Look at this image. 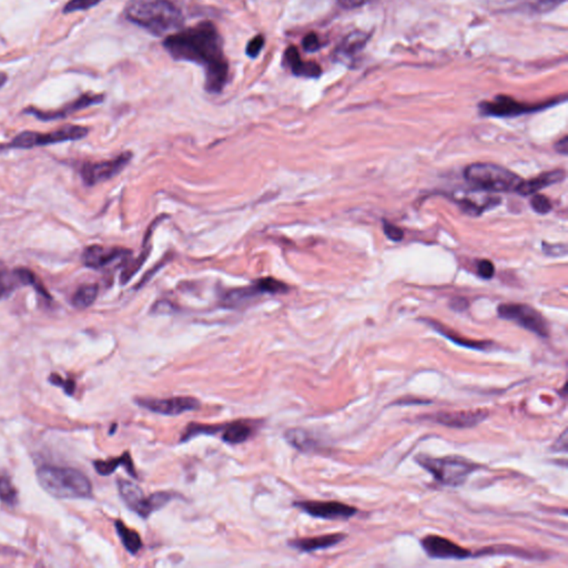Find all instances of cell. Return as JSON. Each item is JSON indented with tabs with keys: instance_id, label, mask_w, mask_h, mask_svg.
<instances>
[{
	"instance_id": "cell-1",
	"label": "cell",
	"mask_w": 568,
	"mask_h": 568,
	"mask_svg": "<svg viewBox=\"0 0 568 568\" xmlns=\"http://www.w3.org/2000/svg\"><path fill=\"white\" fill-rule=\"evenodd\" d=\"M163 47L176 61L201 65L205 70V88L210 94H220L228 82L229 65L223 53V42L217 27L203 21L191 28L170 34Z\"/></svg>"
},
{
	"instance_id": "cell-2",
	"label": "cell",
	"mask_w": 568,
	"mask_h": 568,
	"mask_svg": "<svg viewBox=\"0 0 568 568\" xmlns=\"http://www.w3.org/2000/svg\"><path fill=\"white\" fill-rule=\"evenodd\" d=\"M123 13L132 24L155 36L177 32L184 23V15L170 0H128Z\"/></svg>"
},
{
	"instance_id": "cell-3",
	"label": "cell",
	"mask_w": 568,
	"mask_h": 568,
	"mask_svg": "<svg viewBox=\"0 0 568 568\" xmlns=\"http://www.w3.org/2000/svg\"><path fill=\"white\" fill-rule=\"evenodd\" d=\"M38 481L45 491L57 498H87L91 496L89 479L77 469L44 465L37 471Z\"/></svg>"
},
{
	"instance_id": "cell-4",
	"label": "cell",
	"mask_w": 568,
	"mask_h": 568,
	"mask_svg": "<svg viewBox=\"0 0 568 568\" xmlns=\"http://www.w3.org/2000/svg\"><path fill=\"white\" fill-rule=\"evenodd\" d=\"M415 461L429 472L436 482L450 487L461 486L467 477L479 467V464L458 455L433 457L419 454L415 457Z\"/></svg>"
},
{
	"instance_id": "cell-5",
	"label": "cell",
	"mask_w": 568,
	"mask_h": 568,
	"mask_svg": "<svg viewBox=\"0 0 568 568\" xmlns=\"http://www.w3.org/2000/svg\"><path fill=\"white\" fill-rule=\"evenodd\" d=\"M466 181L481 191L516 192L523 179L511 170L493 163H473L464 171Z\"/></svg>"
},
{
	"instance_id": "cell-6",
	"label": "cell",
	"mask_w": 568,
	"mask_h": 568,
	"mask_svg": "<svg viewBox=\"0 0 568 568\" xmlns=\"http://www.w3.org/2000/svg\"><path fill=\"white\" fill-rule=\"evenodd\" d=\"M89 134V129L75 125H65L51 132H36V131H23L17 134L11 144L6 148L8 149H32L36 147H44L49 144H61V142L77 141L84 139Z\"/></svg>"
},
{
	"instance_id": "cell-7",
	"label": "cell",
	"mask_w": 568,
	"mask_h": 568,
	"mask_svg": "<svg viewBox=\"0 0 568 568\" xmlns=\"http://www.w3.org/2000/svg\"><path fill=\"white\" fill-rule=\"evenodd\" d=\"M118 490L126 505L131 511L141 516L142 519H148L153 512L167 505L173 498L172 493L169 492H157L144 496L138 485L126 479H119Z\"/></svg>"
},
{
	"instance_id": "cell-8",
	"label": "cell",
	"mask_w": 568,
	"mask_h": 568,
	"mask_svg": "<svg viewBox=\"0 0 568 568\" xmlns=\"http://www.w3.org/2000/svg\"><path fill=\"white\" fill-rule=\"evenodd\" d=\"M498 313L500 319L512 321L540 338L546 339L550 336V325L546 319L536 309L527 304H500Z\"/></svg>"
},
{
	"instance_id": "cell-9",
	"label": "cell",
	"mask_w": 568,
	"mask_h": 568,
	"mask_svg": "<svg viewBox=\"0 0 568 568\" xmlns=\"http://www.w3.org/2000/svg\"><path fill=\"white\" fill-rule=\"evenodd\" d=\"M131 152H122L115 159L99 161V163H84L80 170L84 184L88 187L96 186L100 182L111 180L126 168L131 160Z\"/></svg>"
},
{
	"instance_id": "cell-10",
	"label": "cell",
	"mask_w": 568,
	"mask_h": 568,
	"mask_svg": "<svg viewBox=\"0 0 568 568\" xmlns=\"http://www.w3.org/2000/svg\"><path fill=\"white\" fill-rule=\"evenodd\" d=\"M560 100L548 101V103H538V105H527L521 103L506 96H498L493 101H487L479 106L481 113L491 117H516V115H525V113H536L546 108L556 105Z\"/></svg>"
},
{
	"instance_id": "cell-11",
	"label": "cell",
	"mask_w": 568,
	"mask_h": 568,
	"mask_svg": "<svg viewBox=\"0 0 568 568\" xmlns=\"http://www.w3.org/2000/svg\"><path fill=\"white\" fill-rule=\"evenodd\" d=\"M137 404L148 411L160 415L176 417L186 412L196 411L199 409V400L190 396H175L168 398H137Z\"/></svg>"
},
{
	"instance_id": "cell-12",
	"label": "cell",
	"mask_w": 568,
	"mask_h": 568,
	"mask_svg": "<svg viewBox=\"0 0 568 568\" xmlns=\"http://www.w3.org/2000/svg\"><path fill=\"white\" fill-rule=\"evenodd\" d=\"M294 506L312 517L322 519H348L358 513L353 506L336 500H300Z\"/></svg>"
},
{
	"instance_id": "cell-13",
	"label": "cell",
	"mask_w": 568,
	"mask_h": 568,
	"mask_svg": "<svg viewBox=\"0 0 568 568\" xmlns=\"http://www.w3.org/2000/svg\"><path fill=\"white\" fill-rule=\"evenodd\" d=\"M487 410H466V411L438 412L425 417L427 421L453 429H469L482 423L488 417Z\"/></svg>"
},
{
	"instance_id": "cell-14",
	"label": "cell",
	"mask_w": 568,
	"mask_h": 568,
	"mask_svg": "<svg viewBox=\"0 0 568 568\" xmlns=\"http://www.w3.org/2000/svg\"><path fill=\"white\" fill-rule=\"evenodd\" d=\"M421 545L429 557L436 560H465L473 556L471 550L438 535H427L422 538Z\"/></svg>"
},
{
	"instance_id": "cell-15",
	"label": "cell",
	"mask_w": 568,
	"mask_h": 568,
	"mask_svg": "<svg viewBox=\"0 0 568 568\" xmlns=\"http://www.w3.org/2000/svg\"><path fill=\"white\" fill-rule=\"evenodd\" d=\"M131 252L120 246H105L100 244H92L84 249L82 253V263L84 267L100 270L113 262L122 261L130 255Z\"/></svg>"
},
{
	"instance_id": "cell-16",
	"label": "cell",
	"mask_w": 568,
	"mask_h": 568,
	"mask_svg": "<svg viewBox=\"0 0 568 568\" xmlns=\"http://www.w3.org/2000/svg\"><path fill=\"white\" fill-rule=\"evenodd\" d=\"M103 101V94H84L78 99L75 100L70 105L65 106L63 109L58 111H42L34 108H28L25 111V113L32 115L36 118L40 120L50 121L56 120V119L65 118L70 113H76V111H82L84 108L90 107V106L98 105Z\"/></svg>"
},
{
	"instance_id": "cell-17",
	"label": "cell",
	"mask_w": 568,
	"mask_h": 568,
	"mask_svg": "<svg viewBox=\"0 0 568 568\" xmlns=\"http://www.w3.org/2000/svg\"><path fill=\"white\" fill-rule=\"evenodd\" d=\"M369 39V34L361 30L350 32L334 50V59L344 65H353Z\"/></svg>"
},
{
	"instance_id": "cell-18",
	"label": "cell",
	"mask_w": 568,
	"mask_h": 568,
	"mask_svg": "<svg viewBox=\"0 0 568 568\" xmlns=\"http://www.w3.org/2000/svg\"><path fill=\"white\" fill-rule=\"evenodd\" d=\"M283 65L290 69L294 76L305 77V78H319L322 74V69L313 61H302L298 49L294 46L286 48L283 56Z\"/></svg>"
},
{
	"instance_id": "cell-19",
	"label": "cell",
	"mask_w": 568,
	"mask_h": 568,
	"mask_svg": "<svg viewBox=\"0 0 568 568\" xmlns=\"http://www.w3.org/2000/svg\"><path fill=\"white\" fill-rule=\"evenodd\" d=\"M564 179H565V171L562 169L548 171V172L542 173L540 176L535 177L531 180L522 181V184H519L516 192H519L522 196H531V194H537L543 189L558 184Z\"/></svg>"
},
{
	"instance_id": "cell-20",
	"label": "cell",
	"mask_w": 568,
	"mask_h": 568,
	"mask_svg": "<svg viewBox=\"0 0 568 568\" xmlns=\"http://www.w3.org/2000/svg\"><path fill=\"white\" fill-rule=\"evenodd\" d=\"M425 323H427L429 327H432L436 332L440 333L441 336H446V339L452 341L453 343L463 346V348H472V350H477V351H490L495 346L492 341L469 340V339H465L464 336H458L457 333L450 330V329L441 324L438 321H434V320H425Z\"/></svg>"
},
{
	"instance_id": "cell-21",
	"label": "cell",
	"mask_w": 568,
	"mask_h": 568,
	"mask_svg": "<svg viewBox=\"0 0 568 568\" xmlns=\"http://www.w3.org/2000/svg\"><path fill=\"white\" fill-rule=\"evenodd\" d=\"M346 537V534L336 533V534L322 535V536L298 538V540L291 541L290 545L292 548L301 550V552L311 553L336 546V545L340 544Z\"/></svg>"
},
{
	"instance_id": "cell-22",
	"label": "cell",
	"mask_w": 568,
	"mask_h": 568,
	"mask_svg": "<svg viewBox=\"0 0 568 568\" xmlns=\"http://www.w3.org/2000/svg\"><path fill=\"white\" fill-rule=\"evenodd\" d=\"M260 294H265V291L259 280L254 283L253 286H248V288L229 291L223 296L222 302L227 308L241 307Z\"/></svg>"
},
{
	"instance_id": "cell-23",
	"label": "cell",
	"mask_w": 568,
	"mask_h": 568,
	"mask_svg": "<svg viewBox=\"0 0 568 568\" xmlns=\"http://www.w3.org/2000/svg\"><path fill=\"white\" fill-rule=\"evenodd\" d=\"M119 466H123V467L126 469V471L128 472L129 474L134 477V479L138 477H137L136 471H134L132 458H131L129 452H126V453L123 454L120 457L111 458V460H108V461L94 462V467L97 469L98 473H99L100 475H103V477L113 474V472H115Z\"/></svg>"
},
{
	"instance_id": "cell-24",
	"label": "cell",
	"mask_w": 568,
	"mask_h": 568,
	"mask_svg": "<svg viewBox=\"0 0 568 568\" xmlns=\"http://www.w3.org/2000/svg\"><path fill=\"white\" fill-rule=\"evenodd\" d=\"M253 432L251 425L239 421L227 424L223 429L222 441L228 444H241L250 438Z\"/></svg>"
},
{
	"instance_id": "cell-25",
	"label": "cell",
	"mask_w": 568,
	"mask_h": 568,
	"mask_svg": "<svg viewBox=\"0 0 568 568\" xmlns=\"http://www.w3.org/2000/svg\"><path fill=\"white\" fill-rule=\"evenodd\" d=\"M99 288L96 283H86L79 286L75 292L71 303L76 309L84 310L91 307L94 301L97 300Z\"/></svg>"
},
{
	"instance_id": "cell-26",
	"label": "cell",
	"mask_w": 568,
	"mask_h": 568,
	"mask_svg": "<svg viewBox=\"0 0 568 568\" xmlns=\"http://www.w3.org/2000/svg\"><path fill=\"white\" fill-rule=\"evenodd\" d=\"M115 526L126 550L130 553L131 555L138 554L142 548V540L139 533L129 529L121 521L115 522Z\"/></svg>"
},
{
	"instance_id": "cell-27",
	"label": "cell",
	"mask_w": 568,
	"mask_h": 568,
	"mask_svg": "<svg viewBox=\"0 0 568 568\" xmlns=\"http://www.w3.org/2000/svg\"><path fill=\"white\" fill-rule=\"evenodd\" d=\"M284 438L291 446H294L296 450H302V452H308L315 448V440L312 438L309 432L303 429H288L284 434Z\"/></svg>"
},
{
	"instance_id": "cell-28",
	"label": "cell",
	"mask_w": 568,
	"mask_h": 568,
	"mask_svg": "<svg viewBox=\"0 0 568 568\" xmlns=\"http://www.w3.org/2000/svg\"><path fill=\"white\" fill-rule=\"evenodd\" d=\"M13 272L17 275L20 286H32L34 290L37 291L40 296L48 298V300L51 298L46 286L42 284L40 279L38 278L37 275L34 274L32 270H29L27 267H17V269L13 270Z\"/></svg>"
},
{
	"instance_id": "cell-29",
	"label": "cell",
	"mask_w": 568,
	"mask_h": 568,
	"mask_svg": "<svg viewBox=\"0 0 568 568\" xmlns=\"http://www.w3.org/2000/svg\"><path fill=\"white\" fill-rule=\"evenodd\" d=\"M18 286L20 283L13 270H9L7 265L0 261V300L11 296Z\"/></svg>"
},
{
	"instance_id": "cell-30",
	"label": "cell",
	"mask_w": 568,
	"mask_h": 568,
	"mask_svg": "<svg viewBox=\"0 0 568 568\" xmlns=\"http://www.w3.org/2000/svg\"><path fill=\"white\" fill-rule=\"evenodd\" d=\"M485 555H512L516 556V557H522V558H536V556L534 554H531V552L526 550H522V548H512V546H508V545H505V546H491V548H483V550H479L477 554H474L473 556H485Z\"/></svg>"
},
{
	"instance_id": "cell-31",
	"label": "cell",
	"mask_w": 568,
	"mask_h": 568,
	"mask_svg": "<svg viewBox=\"0 0 568 568\" xmlns=\"http://www.w3.org/2000/svg\"><path fill=\"white\" fill-rule=\"evenodd\" d=\"M225 425H207V424H196V423H191L187 427L182 434H181V442H188V441L194 438V436L198 435H215L220 431H223Z\"/></svg>"
},
{
	"instance_id": "cell-32",
	"label": "cell",
	"mask_w": 568,
	"mask_h": 568,
	"mask_svg": "<svg viewBox=\"0 0 568 568\" xmlns=\"http://www.w3.org/2000/svg\"><path fill=\"white\" fill-rule=\"evenodd\" d=\"M17 498L18 494L11 479L0 477V500L7 505L13 506L17 504Z\"/></svg>"
},
{
	"instance_id": "cell-33",
	"label": "cell",
	"mask_w": 568,
	"mask_h": 568,
	"mask_svg": "<svg viewBox=\"0 0 568 568\" xmlns=\"http://www.w3.org/2000/svg\"><path fill=\"white\" fill-rule=\"evenodd\" d=\"M103 0H69L68 3L65 4L63 7V13H76V11H87V9L92 8L94 6L101 3Z\"/></svg>"
},
{
	"instance_id": "cell-34",
	"label": "cell",
	"mask_w": 568,
	"mask_h": 568,
	"mask_svg": "<svg viewBox=\"0 0 568 568\" xmlns=\"http://www.w3.org/2000/svg\"><path fill=\"white\" fill-rule=\"evenodd\" d=\"M531 206L534 210L535 213H540V215H546L550 213L552 210V203L548 196H543V194H535L531 198Z\"/></svg>"
},
{
	"instance_id": "cell-35",
	"label": "cell",
	"mask_w": 568,
	"mask_h": 568,
	"mask_svg": "<svg viewBox=\"0 0 568 568\" xmlns=\"http://www.w3.org/2000/svg\"><path fill=\"white\" fill-rule=\"evenodd\" d=\"M265 37L262 34H258L255 37L252 38L246 45V55L251 58L258 57L261 53L262 48L265 47Z\"/></svg>"
},
{
	"instance_id": "cell-36",
	"label": "cell",
	"mask_w": 568,
	"mask_h": 568,
	"mask_svg": "<svg viewBox=\"0 0 568 568\" xmlns=\"http://www.w3.org/2000/svg\"><path fill=\"white\" fill-rule=\"evenodd\" d=\"M383 230H384L385 236L391 239L392 241L398 242L400 241V240H403V230L396 227V225H393V223L384 221V222H383Z\"/></svg>"
},
{
	"instance_id": "cell-37",
	"label": "cell",
	"mask_w": 568,
	"mask_h": 568,
	"mask_svg": "<svg viewBox=\"0 0 568 568\" xmlns=\"http://www.w3.org/2000/svg\"><path fill=\"white\" fill-rule=\"evenodd\" d=\"M477 272L479 277L486 280H490L494 277L495 267L490 260H479L477 262Z\"/></svg>"
},
{
	"instance_id": "cell-38",
	"label": "cell",
	"mask_w": 568,
	"mask_h": 568,
	"mask_svg": "<svg viewBox=\"0 0 568 568\" xmlns=\"http://www.w3.org/2000/svg\"><path fill=\"white\" fill-rule=\"evenodd\" d=\"M302 46H303L304 50L308 51V53H315V51H317L322 45H321V42H320L317 34H315V32H310V34H308L307 36L303 38V40H302Z\"/></svg>"
},
{
	"instance_id": "cell-39",
	"label": "cell",
	"mask_w": 568,
	"mask_h": 568,
	"mask_svg": "<svg viewBox=\"0 0 568 568\" xmlns=\"http://www.w3.org/2000/svg\"><path fill=\"white\" fill-rule=\"evenodd\" d=\"M544 252L552 257H563L567 253V246L565 244H544Z\"/></svg>"
},
{
	"instance_id": "cell-40",
	"label": "cell",
	"mask_w": 568,
	"mask_h": 568,
	"mask_svg": "<svg viewBox=\"0 0 568 568\" xmlns=\"http://www.w3.org/2000/svg\"><path fill=\"white\" fill-rule=\"evenodd\" d=\"M341 7L346 9L360 8L362 6L367 5L370 0H336Z\"/></svg>"
},
{
	"instance_id": "cell-41",
	"label": "cell",
	"mask_w": 568,
	"mask_h": 568,
	"mask_svg": "<svg viewBox=\"0 0 568 568\" xmlns=\"http://www.w3.org/2000/svg\"><path fill=\"white\" fill-rule=\"evenodd\" d=\"M50 380L53 381V384L56 385H61L65 389V392H68L69 394L74 392L75 384L72 381H63L61 380V377H58V375H53V377H50Z\"/></svg>"
},
{
	"instance_id": "cell-42",
	"label": "cell",
	"mask_w": 568,
	"mask_h": 568,
	"mask_svg": "<svg viewBox=\"0 0 568 568\" xmlns=\"http://www.w3.org/2000/svg\"><path fill=\"white\" fill-rule=\"evenodd\" d=\"M553 450H563V452H566L567 450V431H564L563 434L560 435V438L556 441L555 444L553 446Z\"/></svg>"
},
{
	"instance_id": "cell-43",
	"label": "cell",
	"mask_w": 568,
	"mask_h": 568,
	"mask_svg": "<svg viewBox=\"0 0 568 568\" xmlns=\"http://www.w3.org/2000/svg\"><path fill=\"white\" fill-rule=\"evenodd\" d=\"M555 150L560 155L567 156L568 153V137H564L563 139L555 144Z\"/></svg>"
},
{
	"instance_id": "cell-44",
	"label": "cell",
	"mask_w": 568,
	"mask_h": 568,
	"mask_svg": "<svg viewBox=\"0 0 568 568\" xmlns=\"http://www.w3.org/2000/svg\"><path fill=\"white\" fill-rule=\"evenodd\" d=\"M450 305H452V309L456 310V311H464L469 307V303H467L465 298H458L452 300Z\"/></svg>"
},
{
	"instance_id": "cell-45",
	"label": "cell",
	"mask_w": 568,
	"mask_h": 568,
	"mask_svg": "<svg viewBox=\"0 0 568 568\" xmlns=\"http://www.w3.org/2000/svg\"><path fill=\"white\" fill-rule=\"evenodd\" d=\"M8 80V76L5 72H0V89L5 86L6 82Z\"/></svg>"
}]
</instances>
